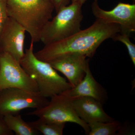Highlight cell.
I'll use <instances>...</instances> for the list:
<instances>
[{
  "label": "cell",
  "mask_w": 135,
  "mask_h": 135,
  "mask_svg": "<svg viewBox=\"0 0 135 135\" xmlns=\"http://www.w3.org/2000/svg\"><path fill=\"white\" fill-rule=\"evenodd\" d=\"M120 31L119 25L107 23L97 18L86 29H81L67 38L45 45L35 55L40 60L47 62L72 53H80L90 58L104 41L112 38Z\"/></svg>",
  "instance_id": "cell-1"
},
{
  "label": "cell",
  "mask_w": 135,
  "mask_h": 135,
  "mask_svg": "<svg viewBox=\"0 0 135 135\" xmlns=\"http://www.w3.org/2000/svg\"><path fill=\"white\" fill-rule=\"evenodd\" d=\"M8 17L23 26L33 43L40 41L42 32L52 18L53 0H6Z\"/></svg>",
  "instance_id": "cell-2"
},
{
  "label": "cell",
  "mask_w": 135,
  "mask_h": 135,
  "mask_svg": "<svg viewBox=\"0 0 135 135\" xmlns=\"http://www.w3.org/2000/svg\"><path fill=\"white\" fill-rule=\"evenodd\" d=\"M33 44L31 42L29 48L26 49L20 63L36 82L40 94L44 97L50 98L72 88L69 82L59 75L49 63L36 57L33 52Z\"/></svg>",
  "instance_id": "cell-3"
},
{
  "label": "cell",
  "mask_w": 135,
  "mask_h": 135,
  "mask_svg": "<svg viewBox=\"0 0 135 135\" xmlns=\"http://www.w3.org/2000/svg\"><path fill=\"white\" fill-rule=\"evenodd\" d=\"M82 5L76 2L60 8L47 22L42 32L41 41L45 45L67 38L81 30L83 19Z\"/></svg>",
  "instance_id": "cell-4"
},
{
  "label": "cell",
  "mask_w": 135,
  "mask_h": 135,
  "mask_svg": "<svg viewBox=\"0 0 135 135\" xmlns=\"http://www.w3.org/2000/svg\"><path fill=\"white\" fill-rule=\"evenodd\" d=\"M50 98L47 104L27 114L56 123H76L83 129L86 134L88 135L90 131L88 124L77 115L73 105L72 99L68 95L67 90Z\"/></svg>",
  "instance_id": "cell-5"
},
{
  "label": "cell",
  "mask_w": 135,
  "mask_h": 135,
  "mask_svg": "<svg viewBox=\"0 0 135 135\" xmlns=\"http://www.w3.org/2000/svg\"><path fill=\"white\" fill-rule=\"evenodd\" d=\"M11 88L39 93L36 82L23 69L20 63L8 53L0 52V92Z\"/></svg>",
  "instance_id": "cell-6"
},
{
  "label": "cell",
  "mask_w": 135,
  "mask_h": 135,
  "mask_svg": "<svg viewBox=\"0 0 135 135\" xmlns=\"http://www.w3.org/2000/svg\"><path fill=\"white\" fill-rule=\"evenodd\" d=\"M49 102L39 93H31L17 88L8 89L0 92V115L18 114L27 108L39 109Z\"/></svg>",
  "instance_id": "cell-7"
},
{
  "label": "cell",
  "mask_w": 135,
  "mask_h": 135,
  "mask_svg": "<svg viewBox=\"0 0 135 135\" xmlns=\"http://www.w3.org/2000/svg\"><path fill=\"white\" fill-rule=\"evenodd\" d=\"M92 13L96 18L107 23H115L120 26V33L130 35L135 31V4L119 2L110 11L99 7L98 0H94L91 5Z\"/></svg>",
  "instance_id": "cell-8"
},
{
  "label": "cell",
  "mask_w": 135,
  "mask_h": 135,
  "mask_svg": "<svg viewBox=\"0 0 135 135\" xmlns=\"http://www.w3.org/2000/svg\"><path fill=\"white\" fill-rule=\"evenodd\" d=\"M26 32L21 25L8 17L0 33V52L8 53L20 62L24 55Z\"/></svg>",
  "instance_id": "cell-9"
},
{
  "label": "cell",
  "mask_w": 135,
  "mask_h": 135,
  "mask_svg": "<svg viewBox=\"0 0 135 135\" xmlns=\"http://www.w3.org/2000/svg\"><path fill=\"white\" fill-rule=\"evenodd\" d=\"M87 57L80 53H72L62 56L48 63L66 77L73 88L82 80L89 67V60Z\"/></svg>",
  "instance_id": "cell-10"
},
{
  "label": "cell",
  "mask_w": 135,
  "mask_h": 135,
  "mask_svg": "<svg viewBox=\"0 0 135 135\" xmlns=\"http://www.w3.org/2000/svg\"><path fill=\"white\" fill-rule=\"evenodd\" d=\"M72 103L78 116L88 124L114 120L104 111L103 104L92 98L83 97L72 99Z\"/></svg>",
  "instance_id": "cell-11"
},
{
  "label": "cell",
  "mask_w": 135,
  "mask_h": 135,
  "mask_svg": "<svg viewBox=\"0 0 135 135\" xmlns=\"http://www.w3.org/2000/svg\"><path fill=\"white\" fill-rule=\"evenodd\" d=\"M72 99L83 97H89L97 99L103 104L107 100L106 90L94 78L89 66L82 80L76 86L67 90Z\"/></svg>",
  "instance_id": "cell-12"
},
{
  "label": "cell",
  "mask_w": 135,
  "mask_h": 135,
  "mask_svg": "<svg viewBox=\"0 0 135 135\" xmlns=\"http://www.w3.org/2000/svg\"><path fill=\"white\" fill-rule=\"evenodd\" d=\"M3 119L8 128L16 135H35L38 133L29 122L24 120L19 114H6L3 116Z\"/></svg>",
  "instance_id": "cell-13"
},
{
  "label": "cell",
  "mask_w": 135,
  "mask_h": 135,
  "mask_svg": "<svg viewBox=\"0 0 135 135\" xmlns=\"http://www.w3.org/2000/svg\"><path fill=\"white\" fill-rule=\"evenodd\" d=\"M36 131L44 135H62L66 123L51 122L42 118L29 122Z\"/></svg>",
  "instance_id": "cell-14"
},
{
  "label": "cell",
  "mask_w": 135,
  "mask_h": 135,
  "mask_svg": "<svg viewBox=\"0 0 135 135\" xmlns=\"http://www.w3.org/2000/svg\"><path fill=\"white\" fill-rule=\"evenodd\" d=\"M118 121L108 122H95L88 124L90 128L89 135H114L117 134L121 126Z\"/></svg>",
  "instance_id": "cell-15"
},
{
  "label": "cell",
  "mask_w": 135,
  "mask_h": 135,
  "mask_svg": "<svg viewBox=\"0 0 135 135\" xmlns=\"http://www.w3.org/2000/svg\"><path fill=\"white\" fill-rule=\"evenodd\" d=\"M130 36V35L119 32L116 34L112 39L114 41L120 42L126 45L131 61L135 66V45L131 41Z\"/></svg>",
  "instance_id": "cell-16"
},
{
  "label": "cell",
  "mask_w": 135,
  "mask_h": 135,
  "mask_svg": "<svg viewBox=\"0 0 135 135\" xmlns=\"http://www.w3.org/2000/svg\"><path fill=\"white\" fill-rule=\"evenodd\" d=\"M8 17L6 0H0V33Z\"/></svg>",
  "instance_id": "cell-17"
},
{
  "label": "cell",
  "mask_w": 135,
  "mask_h": 135,
  "mask_svg": "<svg viewBox=\"0 0 135 135\" xmlns=\"http://www.w3.org/2000/svg\"><path fill=\"white\" fill-rule=\"evenodd\" d=\"M13 133L9 130L6 124L3 116L0 115V135H12Z\"/></svg>",
  "instance_id": "cell-18"
},
{
  "label": "cell",
  "mask_w": 135,
  "mask_h": 135,
  "mask_svg": "<svg viewBox=\"0 0 135 135\" xmlns=\"http://www.w3.org/2000/svg\"><path fill=\"white\" fill-rule=\"evenodd\" d=\"M55 6V9L57 12L59 9L64 6L68 5L70 0H53Z\"/></svg>",
  "instance_id": "cell-19"
},
{
  "label": "cell",
  "mask_w": 135,
  "mask_h": 135,
  "mask_svg": "<svg viewBox=\"0 0 135 135\" xmlns=\"http://www.w3.org/2000/svg\"><path fill=\"white\" fill-rule=\"evenodd\" d=\"M86 1L87 0H70V1L71 2L78 3L80 5H83Z\"/></svg>",
  "instance_id": "cell-20"
},
{
  "label": "cell",
  "mask_w": 135,
  "mask_h": 135,
  "mask_svg": "<svg viewBox=\"0 0 135 135\" xmlns=\"http://www.w3.org/2000/svg\"><path fill=\"white\" fill-rule=\"evenodd\" d=\"M133 2H134V3L135 2V0H133Z\"/></svg>",
  "instance_id": "cell-21"
}]
</instances>
